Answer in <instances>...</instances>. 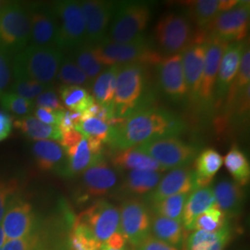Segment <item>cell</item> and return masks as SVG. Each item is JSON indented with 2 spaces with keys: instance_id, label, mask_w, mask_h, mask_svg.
I'll list each match as a JSON object with an SVG mask.
<instances>
[{
  "instance_id": "11",
  "label": "cell",
  "mask_w": 250,
  "mask_h": 250,
  "mask_svg": "<svg viewBox=\"0 0 250 250\" xmlns=\"http://www.w3.org/2000/svg\"><path fill=\"white\" fill-rule=\"evenodd\" d=\"M150 208L138 198H127L120 208V229L127 243L136 249L151 235Z\"/></svg>"
},
{
  "instance_id": "36",
  "label": "cell",
  "mask_w": 250,
  "mask_h": 250,
  "mask_svg": "<svg viewBox=\"0 0 250 250\" xmlns=\"http://www.w3.org/2000/svg\"><path fill=\"white\" fill-rule=\"evenodd\" d=\"M189 194H178L166 197L157 203L148 206V208L151 207L153 215H159L182 223L184 208Z\"/></svg>"
},
{
  "instance_id": "3",
  "label": "cell",
  "mask_w": 250,
  "mask_h": 250,
  "mask_svg": "<svg viewBox=\"0 0 250 250\" xmlns=\"http://www.w3.org/2000/svg\"><path fill=\"white\" fill-rule=\"evenodd\" d=\"M155 37L161 49L169 54H180L191 45L203 44L207 39L204 31L195 30L188 16L180 13L163 15L155 27Z\"/></svg>"
},
{
  "instance_id": "42",
  "label": "cell",
  "mask_w": 250,
  "mask_h": 250,
  "mask_svg": "<svg viewBox=\"0 0 250 250\" xmlns=\"http://www.w3.org/2000/svg\"><path fill=\"white\" fill-rule=\"evenodd\" d=\"M84 137L97 139L103 143H107L109 134V125L97 118H88L81 121L74 128Z\"/></svg>"
},
{
  "instance_id": "51",
  "label": "cell",
  "mask_w": 250,
  "mask_h": 250,
  "mask_svg": "<svg viewBox=\"0 0 250 250\" xmlns=\"http://www.w3.org/2000/svg\"><path fill=\"white\" fill-rule=\"evenodd\" d=\"M126 239L121 231L113 233L107 241L102 244L108 250H122L126 248Z\"/></svg>"
},
{
  "instance_id": "44",
  "label": "cell",
  "mask_w": 250,
  "mask_h": 250,
  "mask_svg": "<svg viewBox=\"0 0 250 250\" xmlns=\"http://www.w3.org/2000/svg\"><path fill=\"white\" fill-rule=\"evenodd\" d=\"M20 191V184L16 179H0V224L9 204Z\"/></svg>"
},
{
  "instance_id": "26",
  "label": "cell",
  "mask_w": 250,
  "mask_h": 250,
  "mask_svg": "<svg viewBox=\"0 0 250 250\" xmlns=\"http://www.w3.org/2000/svg\"><path fill=\"white\" fill-rule=\"evenodd\" d=\"M64 151L66 155V163L62 174L67 176H74L82 173L103 157L93 154L88 140L83 135L78 143L65 148Z\"/></svg>"
},
{
  "instance_id": "15",
  "label": "cell",
  "mask_w": 250,
  "mask_h": 250,
  "mask_svg": "<svg viewBox=\"0 0 250 250\" xmlns=\"http://www.w3.org/2000/svg\"><path fill=\"white\" fill-rule=\"evenodd\" d=\"M116 169L102 157L82 172V186L87 197H104L116 188Z\"/></svg>"
},
{
  "instance_id": "45",
  "label": "cell",
  "mask_w": 250,
  "mask_h": 250,
  "mask_svg": "<svg viewBox=\"0 0 250 250\" xmlns=\"http://www.w3.org/2000/svg\"><path fill=\"white\" fill-rule=\"evenodd\" d=\"M35 107H43L51 110H65L61 99L53 89H45L35 100Z\"/></svg>"
},
{
  "instance_id": "20",
  "label": "cell",
  "mask_w": 250,
  "mask_h": 250,
  "mask_svg": "<svg viewBox=\"0 0 250 250\" xmlns=\"http://www.w3.org/2000/svg\"><path fill=\"white\" fill-rule=\"evenodd\" d=\"M247 45L245 41L229 43L222 58L215 83L213 97L223 99L234 80L241 62L242 54Z\"/></svg>"
},
{
  "instance_id": "48",
  "label": "cell",
  "mask_w": 250,
  "mask_h": 250,
  "mask_svg": "<svg viewBox=\"0 0 250 250\" xmlns=\"http://www.w3.org/2000/svg\"><path fill=\"white\" fill-rule=\"evenodd\" d=\"M81 117H82L81 113L78 112L64 110L61 117V121L58 125L62 134L73 130L75 126L80 123Z\"/></svg>"
},
{
  "instance_id": "10",
  "label": "cell",
  "mask_w": 250,
  "mask_h": 250,
  "mask_svg": "<svg viewBox=\"0 0 250 250\" xmlns=\"http://www.w3.org/2000/svg\"><path fill=\"white\" fill-rule=\"evenodd\" d=\"M250 19V1H238L233 8L220 13L201 31H204L207 36L216 37L228 43L242 42L249 34Z\"/></svg>"
},
{
  "instance_id": "25",
  "label": "cell",
  "mask_w": 250,
  "mask_h": 250,
  "mask_svg": "<svg viewBox=\"0 0 250 250\" xmlns=\"http://www.w3.org/2000/svg\"><path fill=\"white\" fill-rule=\"evenodd\" d=\"M215 205V197L212 188H197L188 195L186 202L182 224L185 231H194V224L199 215Z\"/></svg>"
},
{
  "instance_id": "47",
  "label": "cell",
  "mask_w": 250,
  "mask_h": 250,
  "mask_svg": "<svg viewBox=\"0 0 250 250\" xmlns=\"http://www.w3.org/2000/svg\"><path fill=\"white\" fill-rule=\"evenodd\" d=\"M64 110H51L43 107L35 108V115L37 120L43 124L48 125L58 126L61 121V117Z\"/></svg>"
},
{
  "instance_id": "53",
  "label": "cell",
  "mask_w": 250,
  "mask_h": 250,
  "mask_svg": "<svg viewBox=\"0 0 250 250\" xmlns=\"http://www.w3.org/2000/svg\"><path fill=\"white\" fill-rule=\"evenodd\" d=\"M231 240V238H224L219 242H217L215 245H213L210 249L207 250H224L226 248V246L229 244V242Z\"/></svg>"
},
{
  "instance_id": "12",
  "label": "cell",
  "mask_w": 250,
  "mask_h": 250,
  "mask_svg": "<svg viewBox=\"0 0 250 250\" xmlns=\"http://www.w3.org/2000/svg\"><path fill=\"white\" fill-rule=\"evenodd\" d=\"M84 225L91 234L104 244L120 229V209L105 199H99L75 219Z\"/></svg>"
},
{
  "instance_id": "35",
  "label": "cell",
  "mask_w": 250,
  "mask_h": 250,
  "mask_svg": "<svg viewBox=\"0 0 250 250\" xmlns=\"http://www.w3.org/2000/svg\"><path fill=\"white\" fill-rule=\"evenodd\" d=\"M73 62L84 72L91 83L95 81L105 68L97 59L93 46L89 45H82L74 50Z\"/></svg>"
},
{
  "instance_id": "29",
  "label": "cell",
  "mask_w": 250,
  "mask_h": 250,
  "mask_svg": "<svg viewBox=\"0 0 250 250\" xmlns=\"http://www.w3.org/2000/svg\"><path fill=\"white\" fill-rule=\"evenodd\" d=\"M161 172L154 170H128L123 182L122 189L133 196L148 195L161 181Z\"/></svg>"
},
{
  "instance_id": "22",
  "label": "cell",
  "mask_w": 250,
  "mask_h": 250,
  "mask_svg": "<svg viewBox=\"0 0 250 250\" xmlns=\"http://www.w3.org/2000/svg\"><path fill=\"white\" fill-rule=\"evenodd\" d=\"M212 190L215 205L226 215L228 220L241 214L246 200L242 187L233 181L224 180L218 183Z\"/></svg>"
},
{
  "instance_id": "16",
  "label": "cell",
  "mask_w": 250,
  "mask_h": 250,
  "mask_svg": "<svg viewBox=\"0 0 250 250\" xmlns=\"http://www.w3.org/2000/svg\"><path fill=\"white\" fill-rule=\"evenodd\" d=\"M197 189L194 170L188 167L170 170L165 176L161 177L156 188L146 195L147 206L157 203L166 197L178 194H189Z\"/></svg>"
},
{
  "instance_id": "31",
  "label": "cell",
  "mask_w": 250,
  "mask_h": 250,
  "mask_svg": "<svg viewBox=\"0 0 250 250\" xmlns=\"http://www.w3.org/2000/svg\"><path fill=\"white\" fill-rule=\"evenodd\" d=\"M14 127H16L20 132L31 138L33 140H51L55 142H61L62 132L58 126L43 124L36 117H22L16 120L13 123Z\"/></svg>"
},
{
  "instance_id": "8",
  "label": "cell",
  "mask_w": 250,
  "mask_h": 250,
  "mask_svg": "<svg viewBox=\"0 0 250 250\" xmlns=\"http://www.w3.org/2000/svg\"><path fill=\"white\" fill-rule=\"evenodd\" d=\"M145 84L146 76L143 65L128 64L120 66L112 100L115 119H123L131 113L143 94Z\"/></svg>"
},
{
  "instance_id": "24",
  "label": "cell",
  "mask_w": 250,
  "mask_h": 250,
  "mask_svg": "<svg viewBox=\"0 0 250 250\" xmlns=\"http://www.w3.org/2000/svg\"><path fill=\"white\" fill-rule=\"evenodd\" d=\"M32 150L39 170L42 171L62 170V172H63L66 155L61 144L51 140H39L34 143Z\"/></svg>"
},
{
  "instance_id": "39",
  "label": "cell",
  "mask_w": 250,
  "mask_h": 250,
  "mask_svg": "<svg viewBox=\"0 0 250 250\" xmlns=\"http://www.w3.org/2000/svg\"><path fill=\"white\" fill-rule=\"evenodd\" d=\"M228 224L226 215L214 205L197 217L194 224V231L219 232Z\"/></svg>"
},
{
  "instance_id": "2",
  "label": "cell",
  "mask_w": 250,
  "mask_h": 250,
  "mask_svg": "<svg viewBox=\"0 0 250 250\" xmlns=\"http://www.w3.org/2000/svg\"><path fill=\"white\" fill-rule=\"evenodd\" d=\"M63 61L62 50L57 46L28 45L14 57L13 75L49 87L57 78Z\"/></svg>"
},
{
  "instance_id": "41",
  "label": "cell",
  "mask_w": 250,
  "mask_h": 250,
  "mask_svg": "<svg viewBox=\"0 0 250 250\" xmlns=\"http://www.w3.org/2000/svg\"><path fill=\"white\" fill-rule=\"evenodd\" d=\"M0 103L4 109L17 116L26 117L35 107L34 101H30L13 92H4L0 95Z\"/></svg>"
},
{
  "instance_id": "17",
  "label": "cell",
  "mask_w": 250,
  "mask_h": 250,
  "mask_svg": "<svg viewBox=\"0 0 250 250\" xmlns=\"http://www.w3.org/2000/svg\"><path fill=\"white\" fill-rule=\"evenodd\" d=\"M28 10L31 26L29 45L57 46L58 23L53 10L37 5H31Z\"/></svg>"
},
{
  "instance_id": "52",
  "label": "cell",
  "mask_w": 250,
  "mask_h": 250,
  "mask_svg": "<svg viewBox=\"0 0 250 250\" xmlns=\"http://www.w3.org/2000/svg\"><path fill=\"white\" fill-rule=\"evenodd\" d=\"M12 130V122L10 117L0 111V141H3L9 137Z\"/></svg>"
},
{
  "instance_id": "14",
  "label": "cell",
  "mask_w": 250,
  "mask_h": 250,
  "mask_svg": "<svg viewBox=\"0 0 250 250\" xmlns=\"http://www.w3.org/2000/svg\"><path fill=\"white\" fill-rule=\"evenodd\" d=\"M0 225L8 240L26 237L34 232L36 226L33 207L25 200L15 197L9 204Z\"/></svg>"
},
{
  "instance_id": "27",
  "label": "cell",
  "mask_w": 250,
  "mask_h": 250,
  "mask_svg": "<svg viewBox=\"0 0 250 250\" xmlns=\"http://www.w3.org/2000/svg\"><path fill=\"white\" fill-rule=\"evenodd\" d=\"M224 164V157L213 148L200 152L195 159V179L197 188H208Z\"/></svg>"
},
{
  "instance_id": "1",
  "label": "cell",
  "mask_w": 250,
  "mask_h": 250,
  "mask_svg": "<svg viewBox=\"0 0 250 250\" xmlns=\"http://www.w3.org/2000/svg\"><path fill=\"white\" fill-rule=\"evenodd\" d=\"M108 144L114 151L125 150L154 138L175 135L182 129V123L170 112L161 108H143L131 112L123 119L109 124Z\"/></svg>"
},
{
  "instance_id": "38",
  "label": "cell",
  "mask_w": 250,
  "mask_h": 250,
  "mask_svg": "<svg viewBox=\"0 0 250 250\" xmlns=\"http://www.w3.org/2000/svg\"><path fill=\"white\" fill-rule=\"evenodd\" d=\"M250 46L246 45L244 51L242 54L241 62L239 65L238 72L232 81L228 92H227V99L226 106H229L232 103L233 99L240 93L242 90L250 86Z\"/></svg>"
},
{
  "instance_id": "50",
  "label": "cell",
  "mask_w": 250,
  "mask_h": 250,
  "mask_svg": "<svg viewBox=\"0 0 250 250\" xmlns=\"http://www.w3.org/2000/svg\"><path fill=\"white\" fill-rule=\"evenodd\" d=\"M179 250L178 249L171 247L170 245L156 239L153 236H149L145 241L140 244L136 250Z\"/></svg>"
},
{
  "instance_id": "6",
  "label": "cell",
  "mask_w": 250,
  "mask_h": 250,
  "mask_svg": "<svg viewBox=\"0 0 250 250\" xmlns=\"http://www.w3.org/2000/svg\"><path fill=\"white\" fill-rule=\"evenodd\" d=\"M151 18V9L143 2L116 4L106 41L129 43L141 38Z\"/></svg>"
},
{
  "instance_id": "18",
  "label": "cell",
  "mask_w": 250,
  "mask_h": 250,
  "mask_svg": "<svg viewBox=\"0 0 250 250\" xmlns=\"http://www.w3.org/2000/svg\"><path fill=\"white\" fill-rule=\"evenodd\" d=\"M228 45L229 43L226 41L212 36H207L204 69L198 93V98L204 102L212 100L217 74Z\"/></svg>"
},
{
  "instance_id": "32",
  "label": "cell",
  "mask_w": 250,
  "mask_h": 250,
  "mask_svg": "<svg viewBox=\"0 0 250 250\" xmlns=\"http://www.w3.org/2000/svg\"><path fill=\"white\" fill-rule=\"evenodd\" d=\"M119 69L120 66L118 65L111 66L101 72L94 81L92 85V97L99 105L107 106L112 103Z\"/></svg>"
},
{
  "instance_id": "34",
  "label": "cell",
  "mask_w": 250,
  "mask_h": 250,
  "mask_svg": "<svg viewBox=\"0 0 250 250\" xmlns=\"http://www.w3.org/2000/svg\"><path fill=\"white\" fill-rule=\"evenodd\" d=\"M60 97L63 107L78 113H83L96 102L86 88L77 85H62L60 87Z\"/></svg>"
},
{
  "instance_id": "28",
  "label": "cell",
  "mask_w": 250,
  "mask_h": 250,
  "mask_svg": "<svg viewBox=\"0 0 250 250\" xmlns=\"http://www.w3.org/2000/svg\"><path fill=\"white\" fill-rule=\"evenodd\" d=\"M111 163L115 169L119 170H146L163 171L156 161L136 147L125 150L114 151L111 157Z\"/></svg>"
},
{
  "instance_id": "56",
  "label": "cell",
  "mask_w": 250,
  "mask_h": 250,
  "mask_svg": "<svg viewBox=\"0 0 250 250\" xmlns=\"http://www.w3.org/2000/svg\"><path fill=\"white\" fill-rule=\"evenodd\" d=\"M106 248V247H105ZM107 249V248H106ZM107 250H127V248H125V249H122V250H108V249H107Z\"/></svg>"
},
{
  "instance_id": "33",
  "label": "cell",
  "mask_w": 250,
  "mask_h": 250,
  "mask_svg": "<svg viewBox=\"0 0 250 250\" xmlns=\"http://www.w3.org/2000/svg\"><path fill=\"white\" fill-rule=\"evenodd\" d=\"M225 168L232 175L233 182L240 187H245L250 183V165L246 154L233 145L224 158Z\"/></svg>"
},
{
  "instance_id": "13",
  "label": "cell",
  "mask_w": 250,
  "mask_h": 250,
  "mask_svg": "<svg viewBox=\"0 0 250 250\" xmlns=\"http://www.w3.org/2000/svg\"><path fill=\"white\" fill-rule=\"evenodd\" d=\"M85 25V45H96L106 39L116 4L103 0L81 1Z\"/></svg>"
},
{
  "instance_id": "37",
  "label": "cell",
  "mask_w": 250,
  "mask_h": 250,
  "mask_svg": "<svg viewBox=\"0 0 250 250\" xmlns=\"http://www.w3.org/2000/svg\"><path fill=\"white\" fill-rule=\"evenodd\" d=\"M224 238H232V231L229 224L216 232L195 231L188 236L186 250H207L217 242Z\"/></svg>"
},
{
  "instance_id": "54",
  "label": "cell",
  "mask_w": 250,
  "mask_h": 250,
  "mask_svg": "<svg viewBox=\"0 0 250 250\" xmlns=\"http://www.w3.org/2000/svg\"><path fill=\"white\" fill-rule=\"evenodd\" d=\"M7 241H8V239H7V237L5 235V232L2 229V226L0 225V249L3 248V246L5 245V243Z\"/></svg>"
},
{
  "instance_id": "55",
  "label": "cell",
  "mask_w": 250,
  "mask_h": 250,
  "mask_svg": "<svg viewBox=\"0 0 250 250\" xmlns=\"http://www.w3.org/2000/svg\"><path fill=\"white\" fill-rule=\"evenodd\" d=\"M5 2H3V1H0V9L2 8V6H3V4H4Z\"/></svg>"
},
{
  "instance_id": "40",
  "label": "cell",
  "mask_w": 250,
  "mask_h": 250,
  "mask_svg": "<svg viewBox=\"0 0 250 250\" xmlns=\"http://www.w3.org/2000/svg\"><path fill=\"white\" fill-rule=\"evenodd\" d=\"M57 79L62 83V85H77L83 87L84 85H89L91 83V81L84 72L73 62V61L68 59H64L62 63Z\"/></svg>"
},
{
  "instance_id": "9",
  "label": "cell",
  "mask_w": 250,
  "mask_h": 250,
  "mask_svg": "<svg viewBox=\"0 0 250 250\" xmlns=\"http://www.w3.org/2000/svg\"><path fill=\"white\" fill-rule=\"evenodd\" d=\"M58 23L57 46L61 49H77L85 45V25L80 2L64 0L53 5Z\"/></svg>"
},
{
  "instance_id": "57",
  "label": "cell",
  "mask_w": 250,
  "mask_h": 250,
  "mask_svg": "<svg viewBox=\"0 0 250 250\" xmlns=\"http://www.w3.org/2000/svg\"><path fill=\"white\" fill-rule=\"evenodd\" d=\"M0 250H2V249H0Z\"/></svg>"
},
{
  "instance_id": "19",
  "label": "cell",
  "mask_w": 250,
  "mask_h": 250,
  "mask_svg": "<svg viewBox=\"0 0 250 250\" xmlns=\"http://www.w3.org/2000/svg\"><path fill=\"white\" fill-rule=\"evenodd\" d=\"M159 82L163 93L172 99H181L188 95L182 54L163 57L159 63Z\"/></svg>"
},
{
  "instance_id": "46",
  "label": "cell",
  "mask_w": 250,
  "mask_h": 250,
  "mask_svg": "<svg viewBox=\"0 0 250 250\" xmlns=\"http://www.w3.org/2000/svg\"><path fill=\"white\" fill-rule=\"evenodd\" d=\"M38 244L39 237L33 232L23 238L8 240L3 246L2 250H36Z\"/></svg>"
},
{
  "instance_id": "7",
  "label": "cell",
  "mask_w": 250,
  "mask_h": 250,
  "mask_svg": "<svg viewBox=\"0 0 250 250\" xmlns=\"http://www.w3.org/2000/svg\"><path fill=\"white\" fill-rule=\"evenodd\" d=\"M139 151L157 161L162 170L188 167L195 161L197 149L176 135H165L135 146Z\"/></svg>"
},
{
  "instance_id": "4",
  "label": "cell",
  "mask_w": 250,
  "mask_h": 250,
  "mask_svg": "<svg viewBox=\"0 0 250 250\" xmlns=\"http://www.w3.org/2000/svg\"><path fill=\"white\" fill-rule=\"evenodd\" d=\"M92 46L97 59L104 67L159 64L163 58L144 36L129 43H113L104 40Z\"/></svg>"
},
{
  "instance_id": "23",
  "label": "cell",
  "mask_w": 250,
  "mask_h": 250,
  "mask_svg": "<svg viewBox=\"0 0 250 250\" xmlns=\"http://www.w3.org/2000/svg\"><path fill=\"white\" fill-rule=\"evenodd\" d=\"M205 54L206 41L203 44L191 45L182 54L188 93L193 99L198 98L204 69Z\"/></svg>"
},
{
  "instance_id": "21",
  "label": "cell",
  "mask_w": 250,
  "mask_h": 250,
  "mask_svg": "<svg viewBox=\"0 0 250 250\" xmlns=\"http://www.w3.org/2000/svg\"><path fill=\"white\" fill-rule=\"evenodd\" d=\"M184 3L188 8V18L197 26L204 30L220 13L233 8L238 0H195Z\"/></svg>"
},
{
  "instance_id": "49",
  "label": "cell",
  "mask_w": 250,
  "mask_h": 250,
  "mask_svg": "<svg viewBox=\"0 0 250 250\" xmlns=\"http://www.w3.org/2000/svg\"><path fill=\"white\" fill-rule=\"evenodd\" d=\"M11 79V68L8 57L0 51V95L5 92Z\"/></svg>"
},
{
  "instance_id": "43",
  "label": "cell",
  "mask_w": 250,
  "mask_h": 250,
  "mask_svg": "<svg viewBox=\"0 0 250 250\" xmlns=\"http://www.w3.org/2000/svg\"><path fill=\"white\" fill-rule=\"evenodd\" d=\"M47 88V86L36 83L35 81L16 76H14V81L11 84V92L30 101H34L42 92Z\"/></svg>"
},
{
  "instance_id": "30",
  "label": "cell",
  "mask_w": 250,
  "mask_h": 250,
  "mask_svg": "<svg viewBox=\"0 0 250 250\" xmlns=\"http://www.w3.org/2000/svg\"><path fill=\"white\" fill-rule=\"evenodd\" d=\"M150 231L151 236L178 250L184 245L185 230L180 222L159 215H153Z\"/></svg>"
},
{
  "instance_id": "5",
  "label": "cell",
  "mask_w": 250,
  "mask_h": 250,
  "mask_svg": "<svg viewBox=\"0 0 250 250\" xmlns=\"http://www.w3.org/2000/svg\"><path fill=\"white\" fill-rule=\"evenodd\" d=\"M29 10L18 2H5L0 9V51L8 58L21 52L30 42Z\"/></svg>"
}]
</instances>
